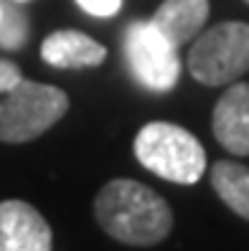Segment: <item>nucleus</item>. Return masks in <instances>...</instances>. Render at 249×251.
Listing matches in <instances>:
<instances>
[{
  "instance_id": "nucleus-1",
  "label": "nucleus",
  "mask_w": 249,
  "mask_h": 251,
  "mask_svg": "<svg viewBox=\"0 0 249 251\" xmlns=\"http://www.w3.org/2000/svg\"><path fill=\"white\" fill-rule=\"evenodd\" d=\"M94 216L107 236L130 246L160 244L173 228V211L153 188L117 178L97 193Z\"/></svg>"
},
{
  "instance_id": "nucleus-2",
  "label": "nucleus",
  "mask_w": 249,
  "mask_h": 251,
  "mask_svg": "<svg viewBox=\"0 0 249 251\" xmlns=\"http://www.w3.org/2000/svg\"><path fill=\"white\" fill-rule=\"evenodd\" d=\"M135 157L142 168L178 185H194L206 173L203 145L173 122H150L135 137Z\"/></svg>"
},
{
  "instance_id": "nucleus-3",
  "label": "nucleus",
  "mask_w": 249,
  "mask_h": 251,
  "mask_svg": "<svg viewBox=\"0 0 249 251\" xmlns=\"http://www.w3.org/2000/svg\"><path fill=\"white\" fill-rule=\"evenodd\" d=\"M69 109V97L56 86L21 79L0 101V140L28 142L51 129Z\"/></svg>"
},
{
  "instance_id": "nucleus-4",
  "label": "nucleus",
  "mask_w": 249,
  "mask_h": 251,
  "mask_svg": "<svg viewBox=\"0 0 249 251\" xmlns=\"http://www.w3.org/2000/svg\"><path fill=\"white\" fill-rule=\"evenodd\" d=\"M191 76L206 86L231 84L249 71V23L224 21L201 33L188 53Z\"/></svg>"
},
{
  "instance_id": "nucleus-5",
  "label": "nucleus",
  "mask_w": 249,
  "mask_h": 251,
  "mask_svg": "<svg viewBox=\"0 0 249 251\" xmlns=\"http://www.w3.org/2000/svg\"><path fill=\"white\" fill-rule=\"evenodd\" d=\"M125 56L138 81L150 92H168L181 74L175 46L150 21H138L125 33Z\"/></svg>"
},
{
  "instance_id": "nucleus-6",
  "label": "nucleus",
  "mask_w": 249,
  "mask_h": 251,
  "mask_svg": "<svg viewBox=\"0 0 249 251\" xmlns=\"http://www.w3.org/2000/svg\"><path fill=\"white\" fill-rule=\"evenodd\" d=\"M49 221L26 201L0 203V251H51Z\"/></svg>"
},
{
  "instance_id": "nucleus-7",
  "label": "nucleus",
  "mask_w": 249,
  "mask_h": 251,
  "mask_svg": "<svg viewBox=\"0 0 249 251\" xmlns=\"http://www.w3.org/2000/svg\"><path fill=\"white\" fill-rule=\"evenodd\" d=\"M214 135L231 155H249V84H231L214 109Z\"/></svg>"
},
{
  "instance_id": "nucleus-8",
  "label": "nucleus",
  "mask_w": 249,
  "mask_h": 251,
  "mask_svg": "<svg viewBox=\"0 0 249 251\" xmlns=\"http://www.w3.org/2000/svg\"><path fill=\"white\" fill-rule=\"evenodd\" d=\"M105 46L79 31H56L41 43V58L56 69H86L105 61Z\"/></svg>"
},
{
  "instance_id": "nucleus-9",
  "label": "nucleus",
  "mask_w": 249,
  "mask_h": 251,
  "mask_svg": "<svg viewBox=\"0 0 249 251\" xmlns=\"http://www.w3.org/2000/svg\"><path fill=\"white\" fill-rule=\"evenodd\" d=\"M209 18V0H163L150 23L175 49L201 33Z\"/></svg>"
},
{
  "instance_id": "nucleus-10",
  "label": "nucleus",
  "mask_w": 249,
  "mask_h": 251,
  "mask_svg": "<svg viewBox=\"0 0 249 251\" xmlns=\"http://www.w3.org/2000/svg\"><path fill=\"white\" fill-rule=\"evenodd\" d=\"M211 185L229 208L249 221V168L231 160H219L211 168Z\"/></svg>"
},
{
  "instance_id": "nucleus-11",
  "label": "nucleus",
  "mask_w": 249,
  "mask_h": 251,
  "mask_svg": "<svg viewBox=\"0 0 249 251\" xmlns=\"http://www.w3.org/2000/svg\"><path fill=\"white\" fill-rule=\"evenodd\" d=\"M28 38L26 16L16 8H3L0 16V46L3 49H21Z\"/></svg>"
},
{
  "instance_id": "nucleus-12",
  "label": "nucleus",
  "mask_w": 249,
  "mask_h": 251,
  "mask_svg": "<svg viewBox=\"0 0 249 251\" xmlns=\"http://www.w3.org/2000/svg\"><path fill=\"white\" fill-rule=\"evenodd\" d=\"M79 8L86 10L89 16H97V18H110L120 10L122 0H77Z\"/></svg>"
},
{
  "instance_id": "nucleus-13",
  "label": "nucleus",
  "mask_w": 249,
  "mask_h": 251,
  "mask_svg": "<svg viewBox=\"0 0 249 251\" xmlns=\"http://www.w3.org/2000/svg\"><path fill=\"white\" fill-rule=\"evenodd\" d=\"M21 79H23V76H21V69L13 64V61H5V58H0V94L10 92Z\"/></svg>"
},
{
  "instance_id": "nucleus-14",
  "label": "nucleus",
  "mask_w": 249,
  "mask_h": 251,
  "mask_svg": "<svg viewBox=\"0 0 249 251\" xmlns=\"http://www.w3.org/2000/svg\"><path fill=\"white\" fill-rule=\"evenodd\" d=\"M0 16H3V5H0Z\"/></svg>"
},
{
  "instance_id": "nucleus-15",
  "label": "nucleus",
  "mask_w": 249,
  "mask_h": 251,
  "mask_svg": "<svg viewBox=\"0 0 249 251\" xmlns=\"http://www.w3.org/2000/svg\"><path fill=\"white\" fill-rule=\"evenodd\" d=\"M16 3H26V0H16Z\"/></svg>"
},
{
  "instance_id": "nucleus-16",
  "label": "nucleus",
  "mask_w": 249,
  "mask_h": 251,
  "mask_svg": "<svg viewBox=\"0 0 249 251\" xmlns=\"http://www.w3.org/2000/svg\"><path fill=\"white\" fill-rule=\"evenodd\" d=\"M247 3H249V0H247Z\"/></svg>"
}]
</instances>
